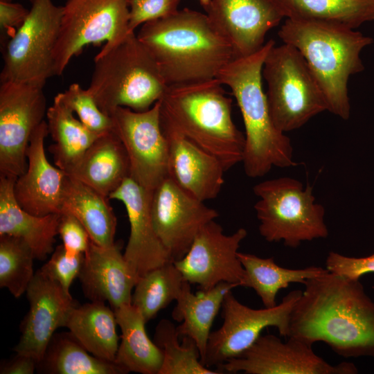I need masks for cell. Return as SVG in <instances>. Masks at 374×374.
I'll return each instance as SVG.
<instances>
[{
    "mask_svg": "<svg viewBox=\"0 0 374 374\" xmlns=\"http://www.w3.org/2000/svg\"><path fill=\"white\" fill-rule=\"evenodd\" d=\"M46 112L43 86L1 82L0 176L17 179L26 171L30 136Z\"/></svg>",
    "mask_w": 374,
    "mask_h": 374,
    "instance_id": "7c38bea8",
    "label": "cell"
},
{
    "mask_svg": "<svg viewBox=\"0 0 374 374\" xmlns=\"http://www.w3.org/2000/svg\"><path fill=\"white\" fill-rule=\"evenodd\" d=\"M239 287L237 284L220 283L208 290L193 293L185 281L176 300L172 318L181 323L177 327L180 337H188L196 344L204 359L214 320L222 308L226 294Z\"/></svg>",
    "mask_w": 374,
    "mask_h": 374,
    "instance_id": "d4e9b609",
    "label": "cell"
},
{
    "mask_svg": "<svg viewBox=\"0 0 374 374\" xmlns=\"http://www.w3.org/2000/svg\"><path fill=\"white\" fill-rule=\"evenodd\" d=\"M37 362L31 357L17 353L8 361L1 364V374H33Z\"/></svg>",
    "mask_w": 374,
    "mask_h": 374,
    "instance_id": "b9f144b4",
    "label": "cell"
},
{
    "mask_svg": "<svg viewBox=\"0 0 374 374\" xmlns=\"http://www.w3.org/2000/svg\"><path fill=\"white\" fill-rule=\"evenodd\" d=\"M326 269L348 278L359 279L366 274L374 272V253L356 258L330 251L326 259Z\"/></svg>",
    "mask_w": 374,
    "mask_h": 374,
    "instance_id": "ab89813d",
    "label": "cell"
},
{
    "mask_svg": "<svg viewBox=\"0 0 374 374\" xmlns=\"http://www.w3.org/2000/svg\"><path fill=\"white\" fill-rule=\"evenodd\" d=\"M58 235L66 249L74 253H84L90 244V237L78 219L72 213H60Z\"/></svg>",
    "mask_w": 374,
    "mask_h": 374,
    "instance_id": "f35d334b",
    "label": "cell"
},
{
    "mask_svg": "<svg viewBox=\"0 0 374 374\" xmlns=\"http://www.w3.org/2000/svg\"><path fill=\"white\" fill-rule=\"evenodd\" d=\"M183 190L169 175L151 192L154 229L172 260L182 258L200 229L218 213Z\"/></svg>",
    "mask_w": 374,
    "mask_h": 374,
    "instance_id": "2e32d148",
    "label": "cell"
},
{
    "mask_svg": "<svg viewBox=\"0 0 374 374\" xmlns=\"http://www.w3.org/2000/svg\"><path fill=\"white\" fill-rule=\"evenodd\" d=\"M274 45L271 39L256 53L233 59L216 77L230 88L240 110L245 130L242 162L251 178L264 176L273 167L296 165L290 139L275 127L262 89L264 62Z\"/></svg>",
    "mask_w": 374,
    "mask_h": 374,
    "instance_id": "5b68a950",
    "label": "cell"
},
{
    "mask_svg": "<svg viewBox=\"0 0 374 374\" xmlns=\"http://www.w3.org/2000/svg\"><path fill=\"white\" fill-rule=\"evenodd\" d=\"M181 0H129L131 32L143 24L170 16L178 10Z\"/></svg>",
    "mask_w": 374,
    "mask_h": 374,
    "instance_id": "74e56055",
    "label": "cell"
},
{
    "mask_svg": "<svg viewBox=\"0 0 374 374\" xmlns=\"http://www.w3.org/2000/svg\"><path fill=\"white\" fill-rule=\"evenodd\" d=\"M179 333L172 322L166 319L157 324L154 341L163 353V362L159 374H219L217 370L204 366L195 342L183 337L179 341Z\"/></svg>",
    "mask_w": 374,
    "mask_h": 374,
    "instance_id": "836d02e7",
    "label": "cell"
},
{
    "mask_svg": "<svg viewBox=\"0 0 374 374\" xmlns=\"http://www.w3.org/2000/svg\"><path fill=\"white\" fill-rule=\"evenodd\" d=\"M57 93L46 112L48 134L54 143L48 147L55 165L69 175L84 154L100 135L88 129Z\"/></svg>",
    "mask_w": 374,
    "mask_h": 374,
    "instance_id": "f1b7e54d",
    "label": "cell"
},
{
    "mask_svg": "<svg viewBox=\"0 0 374 374\" xmlns=\"http://www.w3.org/2000/svg\"><path fill=\"white\" fill-rule=\"evenodd\" d=\"M16 179L0 176V235L22 239L35 258L44 260L54 251L60 213L38 216L23 209L14 195Z\"/></svg>",
    "mask_w": 374,
    "mask_h": 374,
    "instance_id": "603a6c76",
    "label": "cell"
},
{
    "mask_svg": "<svg viewBox=\"0 0 374 374\" xmlns=\"http://www.w3.org/2000/svg\"><path fill=\"white\" fill-rule=\"evenodd\" d=\"M4 1H12V0H4Z\"/></svg>",
    "mask_w": 374,
    "mask_h": 374,
    "instance_id": "ee69618b",
    "label": "cell"
},
{
    "mask_svg": "<svg viewBox=\"0 0 374 374\" xmlns=\"http://www.w3.org/2000/svg\"><path fill=\"white\" fill-rule=\"evenodd\" d=\"M26 292L30 308L20 325L21 335L14 351L39 363L55 330L64 326L70 310L77 303L71 294L40 269L35 273Z\"/></svg>",
    "mask_w": 374,
    "mask_h": 374,
    "instance_id": "e0dca14e",
    "label": "cell"
},
{
    "mask_svg": "<svg viewBox=\"0 0 374 374\" xmlns=\"http://www.w3.org/2000/svg\"><path fill=\"white\" fill-rule=\"evenodd\" d=\"M62 16V6L51 0H32L26 19L4 47L1 82L44 87L47 80L54 76L53 51Z\"/></svg>",
    "mask_w": 374,
    "mask_h": 374,
    "instance_id": "30bf717a",
    "label": "cell"
},
{
    "mask_svg": "<svg viewBox=\"0 0 374 374\" xmlns=\"http://www.w3.org/2000/svg\"><path fill=\"white\" fill-rule=\"evenodd\" d=\"M168 85L158 64L134 32L94 57L89 87L100 110L110 116L119 107L137 112L150 109Z\"/></svg>",
    "mask_w": 374,
    "mask_h": 374,
    "instance_id": "8992f818",
    "label": "cell"
},
{
    "mask_svg": "<svg viewBox=\"0 0 374 374\" xmlns=\"http://www.w3.org/2000/svg\"><path fill=\"white\" fill-rule=\"evenodd\" d=\"M278 35L305 60L323 93L328 111L348 119V80L364 70L360 53L372 38L339 24L302 19H286Z\"/></svg>",
    "mask_w": 374,
    "mask_h": 374,
    "instance_id": "3957f363",
    "label": "cell"
},
{
    "mask_svg": "<svg viewBox=\"0 0 374 374\" xmlns=\"http://www.w3.org/2000/svg\"><path fill=\"white\" fill-rule=\"evenodd\" d=\"M114 310L105 302L91 301L75 305L64 326L93 355L114 362L119 346Z\"/></svg>",
    "mask_w": 374,
    "mask_h": 374,
    "instance_id": "83f0119b",
    "label": "cell"
},
{
    "mask_svg": "<svg viewBox=\"0 0 374 374\" xmlns=\"http://www.w3.org/2000/svg\"><path fill=\"white\" fill-rule=\"evenodd\" d=\"M286 19L332 22L355 29L374 21V0H269Z\"/></svg>",
    "mask_w": 374,
    "mask_h": 374,
    "instance_id": "4dcf8cb0",
    "label": "cell"
},
{
    "mask_svg": "<svg viewBox=\"0 0 374 374\" xmlns=\"http://www.w3.org/2000/svg\"><path fill=\"white\" fill-rule=\"evenodd\" d=\"M217 79L168 86L161 119L216 157L227 171L242 162L245 139L232 118V99Z\"/></svg>",
    "mask_w": 374,
    "mask_h": 374,
    "instance_id": "277c9868",
    "label": "cell"
},
{
    "mask_svg": "<svg viewBox=\"0 0 374 374\" xmlns=\"http://www.w3.org/2000/svg\"><path fill=\"white\" fill-rule=\"evenodd\" d=\"M109 198L66 174L62 211L75 216L96 244L109 247L115 244L117 220Z\"/></svg>",
    "mask_w": 374,
    "mask_h": 374,
    "instance_id": "484cf974",
    "label": "cell"
},
{
    "mask_svg": "<svg viewBox=\"0 0 374 374\" xmlns=\"http://www.w3.org/2000/svg\"><path fill=\"white\" fill-rule=\"evenodd\" d=\"M161 124L168 145V175L197 199H215L224 183L222 164L168 123L161 119Z\"/></svg>",
    "mask_w": 374,
    "mask_h": 374,
    "instance_id": "7402d4cb",
    "label": "cell"
},
{
    "mask_svg": "<svg viewBox=\"0 0 374 374\" xmlns=\"http://www.w3.org/2000/svg\"><path fill=\"white\" fill-rule=\"evenodd\" d=\"M151 192L129 177L109 195V199L121 201L125 207L130 231L123 255L139 277L172 261L152 222Z\"/></svg>",
    "mask_w": 374,
    "mask_h": 374,
    "instance_id": "ffe728a7",
    "label": "cell"
},
{
    "mask_svg": "<svg viewBox=\"0 0 374 374\" xmlns=\"http://www.w3.org/2000/svg\"><path fill=\"white\" fill-rule=\"evenodd\" d=\"M302 293L293 290L272 308L253 309L241 303L229 292L222 305L223 323L211 332L202 363L216 368L248 349L265 328L274 327L280 335L288 337L292 309Z\"/></svg>",
    "mask_w": 374,
    "mask_h": 374,
    "instance_id": "8fae6325",
    "label": "cell"
},
{
    "mask_svg": "<svg viewBox=\"0 0 374 374\" xmlns=\"http://www.w3.org/2000/svg\"><path fill=\"white\" fill-rule=\"evenodd\" d=\"M303 285L287 337L323 342L345 358L374 357V303L359 279L327 271Z\"/></svg>",
    "mask_w": 374,
    "mask_h": 374,
    "instance_id": "6da1fadb",
    "label": "cell"
},
{
    "mask_svg": "<svg viewBox=\"0 0 374 374\" xmlns=\"http://www.w3.org/2000/svg\"><path fill=\"white\" fill-rule=\"evenodd\" d=\"M136 35L154 57L168 86L216 78L234 59L231 44L207 15L188 8L143 24Z\"/></svg>",
    "mask_w": 374,
    "mask_h": 374,
    "instance_id": "7a4b0ae2",
    "label": "cell"
},
{
    "mask_svg": "<svg viewBox=\"0 0 374 374\" xmlns=\"http://www.w3.org/2000/svg\"><path fill=\"white\" fill-rule=\"evenodd\" d=\"M204 10L213 26L231 44L234 58L260 50L267 33L284 18L269 0H211Z\"/></svg>",
    "mask_w": 374,
    "mask_h": 374,
    "instance_id": "ac0fdd59",
    "label": "cell"
},
{
    "mask_svg": "<svg viewBox=\"0 0 374 374\" xmlns=\"http://www.w3.org/2000/svg\"><path fill=\"white\" fill-rule=\"evenodd\" d=\"M69 175L109 198L130 177V161L122 142L112 131L101 134Z\"/></svg>",
    "mask_w": 374,
    "mask_h": 374,
    "instance_id": "cb8c5ba5",
    "label": "cell"
},
{
    "mask_svg": "<svg viewBox=\"0 0 374 374\" xmlns=\"http://www.w3.org/2000/svg\"><path fill=\"white\" fill-rule=\"evenodd\" d=\"M10 1L0 0V27L1 31L6 32L11 37L25 21L29 10L19 3Z\"/></svg>",
    "mask_w": 374,
    "mask_h": 374,
    "instance_id": "60d3db41",
    "label": "cell"
},
{
    "mask_svg": "<svg viewBox=\"0 0 374 374\" xmlns=\"http://www.w3.org/2000/svg\"><path fill=\"white\" fill-rule=\"evenodd\" d=\"M121 330L114 362L127 373L159 374L163 362L159 347L148 337L147 323L139 310L132 303L114 310Z\"/></svg>",
    "mask_w": 374,
    "mask_h": 374,
    "instance_id": "4316f807",
    "label": "cell"
},
{
    "mask_svg": "<svg viewBox=\"0 0 374 374\" xmlns=\"http://www.w3.org/2000/svg\"><path fill=\"white\" fill-rule=\"evenodd\" d=\"M185 281L173 261L168 262L140 277L132 294V304L148 322L177 300Z\"/></svg>",
    "mask_w": 374,
    "mask_h": 374,
    "instance_id": "d6a6232c",
    "label": "cell"
},
{
    "mask_svg": "<svg viewBox=\"0 0 374 374\" xmlns=\"http://www.w3.org/2000/svg\"><path fill=\"white\" fill-rule=\"evenodd\" d=\"M253 190L258 197L254 209L259 233L267 242L296 248L328 236L325 209L316 202L310 186L304 188L300 181L283 177L258 183Z\"/></svg>",
    "mask_w": 374,
    "mask_h": 374,
    "instance_id": "52a82bcc",
    "label": "cell"
},
{
    "mask_svg": "<svg viewBox=\"0 0 374 374\" xmlns=\"http://www.w3.org/2000/svg\"><path fill=\"white\" fill-rule=\"evenodd\" d=\"M109 116L112 131L128 156L130 177L152 191L168 176V145L161 127L159 100L142 112L119 107Z\"/></svg>",
    "mask_w": 374,
    "mask_h": 374,
    "instance_id": "4fadbf2b",
    "label": "cell"
},
{
    "mask_svg": "<svg viewBox=\"0 0 374 374\" xmlns=\"http://www.w3.org/2000/svg\"><path fill=\"white\" fill-rule=\"evenodd\" d=\"M51 374H125L115 362L98 358L70 332L55 333L37 368Z\"/></svg>",
    "mask_w": 374,
    "mask_h": 374,
    "instance_id": "1f68e13d",
    "label": "cell"
},
{
    "mask_svg": "<svg viewBox=\"0 0 374 374\" xmlns=\"http://www.w3.org/2000/svg\"><path fill=\"white\" fill-rule=\"evenodd\" d=\"M60 95L64 103L91 131L99 135L112 131L111 117L100 110L87 89L82 88L78 83H73Z\"/></svg>",
    "mask_w": 374,
    "mask_h": 374,
    "instance_id": "d590c367",
    "label": "cell"
},
{
    "mask_svg": "<svg viewBox=\"0 0 374 374\" xmlns=\"http://www.w3.org/2000/svg\"><path fill=\"white\" fill-rule=\"evenodd\" d=\"M247 235L244 228L226 235L222 226L212 220L200 229L186 255L173 262L184 279L201 290L220 283L240 286L244 269L238 254Z\"/></svg>",
    "mask_w": 374,
    "mask_h": 374,
    "instance_id": "9a60e30c",
    "label": "cell"
},
{
    "mask_svg": "<svg viewBox=\"0 0 374 374\" xmlns=\"http://www.w3.org/2000/svg\"><path fill=\"white\" fill-rule=\"evenodd\" d=\"M48 134V125L44 121L30 136L26 151V170L14 185V195L19 205L38 216L62 212L66 176L47 159L44 140Z\"/></svg>",
    "mask_w": 374,
    "mask_h": 374,
    "instance_id": "d6986e66",
    "label": "cell"
},
{
    "mask_svg": "<svg viewBox=\"0 0 374 374\" xmlns=\"http://www.w3.org/2000/svg\"><path fill=\"white\" fill-rule=\"evenodd\" d=\"M84 258V253L69 252L62 244L56 247L50 259L39 269L70 294L71 285L80 274Z\"/></svg>",
    "mask_w": 374,
    "mask_h": 374,
    "instance_id": "8d00e7d4",
    "label": "cell"
},
{
    "mask_svg": "<svg viewBox=\"0 0 374 374\" xmlns=\"http://www.w3.org/2000/svg\"><path fill=\"white\" fill-rule=\"evenodd\" d=\"M238 255L244 269L240 286L253 290L265 308L276 305L279 291L288 287L291 283L303 285L308 279L328 271L314 265L302 269H288L276 263L274 258H263L242 252H238Z\"/></svg>",
    "mask_w": 374,
    "mask_h": 374,
    "instance_id": "f546056e",
    "label": "cell"
},
{
    "mask_svg": "<svg viewBox=\"0 0 374 374\" xmlns=\"http://www.w3.org/2000/svg\"><path fill=\"white\" fill-rule=\"evenodd\" d=\"M34 259L31 249L22 239L0 235V287L14 297H20L35 275Z\"/></svg>",
    "mask_w": 374,
    "mask_h": 374,
    "instance_id": "e575fe53",
    "label": "cell"
},
{
    "mask_svg": "<svg viewBox=\"0 0 374 374\" xmlns=\"http://www.w3.org/2000/svg\"><path fill=\"white\" fill-rule=\"evenodd\" d=\"M129 1V0H128Z\"/></svg>",
    "mask_w": 374,
    "mask_h": 374,
    "instance_id": "f6af8a7d",
    "label": "cell"
},
{
    "mask_svg": "<svg viewBox=\"0 0 374 374\" xmlns=\"http://www.w3.org/2000/svg\"><path fill=\"white\" fill-rule=\"evenodd\" d=\"M78 278L87 299L107 301L113 310L132 303V290L140 278L125 260L120 242L103 247L91 240Z\"/></svg>",
    "mask_w": 374,
    "mask_h": 374,
    "instance_id": "44dd1931",
    "label": "cell"
},
{
    "mask_svg": "<svg viewBox=\"0 0 374 374\" xmlns=\"http://www.w3.org/2000/svg\"><path fill=\"white\" fill-rule=\"evenodd\" d=\"M200 4L202 6L204 9L206 8L210 3L211 0H199Z\"/></svg>",
    "mask_w": 374,
    "mask_h": 374,
    "instance_id": "7bdbcfd3",
    "label": "cell"
},
{
    "mask_svg": "<svg viewBox=\"0 0 374 374\" xmlns=\"http://www.w3.org/2000/svg\"><path fill=\"white\" fill-rule=\"evenodd\" d=\"M128 0H68L53 51L54 75H61L73 56L89 44L110 48L130 33Z\"/></svg>",
    "mask_w": 374,
    "mask_h": 374,
    "instance_id": "9c48e42d",
    "label": "cell"
},
{
    "mask_svg": "<svg viewBox=\"0 0 374 374\" xmlns=\"http://www.w3.org/2000/svg\"><path fill=\"white\" fill-rule=\"evenodd\" d=\"M283 341L276 335H261L240 355L216 369L222 373L355 374L356 366L342 362L332 365L317 355L310 346L294 337Z\"/></svg>",
    "mask_w": 374,
    "mask_h": 374,
    "instance_id": "5bb4252c",
    "label": "cell"
},
{
    "mask_svg": "<svg viewBox=\"0 0 374 374\" xmlns=\"http://www.w3.org/2000/svg\"><path fill=\"white\" fill-rule=\"evenodd\" d=\"M268 107L281 132L297 130L328 111L323 93L301 53L283 43L271 47L262 68Z\"/></svg>",
    "mask_w": 374,
    "mask_h": 374,
    "instance_id": "ba28073f",
    "label": "cell"
}]
</instances>
